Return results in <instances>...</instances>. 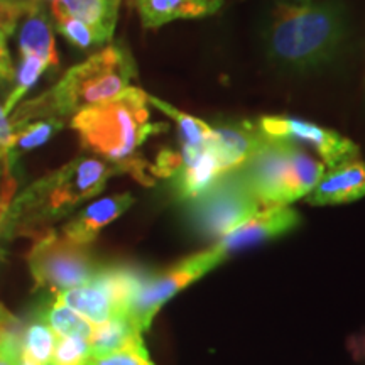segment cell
<instances>
[{
  "instance_id": "obj_29",
  "label": "cell",
  "mask_w": 365,
  "mask_h": 365,
  "mask_svg": "<svg viewBox=\"0 0 365 365\" xmlns=\"http://www.w3.org/2000/svg\"><path fill=\"white\" fill-rule=\"evenodd\" d=\"M22 340L16 331L0 333V365H21Z\"/></svg>"
},
{
  "instance_id": "obj_31",
  "label": "cell",
  "mask_w": 365,
  "mask_h": 365,
  "mask_svg": "<svg viewBox=\"0 0 365 365\" xmlns=\"http://www.w3.org/2000/svg\"><path fill=\"white\" fill-rule=\"evenodd\" d=\"M21 125L24 124H12V122L9 120V117L6 115V112H4V107H0V144L7 149L9 159H11L12 164H14L12 148H14V143H16L17 132H19Z\"/></svg>"
},
{
  "instance_id": "obj_24",
  "label": "cell",
  "mask_w": 365,
  "mask_h": 365,
  "mask_svg": "<svg viewBox=\"0 0 365 365\" xmlns=\"http://www.w3.org/2000/svg\"><path fill=\"white\" fill-rule=\"evenodd\" d=\"M46 68H48V65H46L44 59L33 56V54L21 56V65L16 71V85H14L6 103H4V112H6L7 117L14 110V107H17V102L33 88L39 76L46 71Z\"/></svg>"
},
{
  "instance_id": "obj_38",
  "label": "cell",
  "mask_w": 365,
  "mask_h": 365,
  "mask_svg": "<svg viewBox=\"0 0 365 365\" xmlns=\"http://www.w3.org/2000/svg\"><path fill=\"white\" fill-rule=\"evenodd\" d=\"M49 365H53V364H49Z\"/></svg>"
},
{
  "instance_id": "obj_8",
  "label": "cell",
  "mask_w": 365,
  "mask_h": 365,
  "mask_svg": "<svg viewBox=\"0 0 365 365\" xmlns=\"http://www.w3.org/2000/svg\"><path fill=\"white\" fill-rule=\"evenodd\" d=\"M225 259L227 255L213 244L212 247L176 262L166 271L148 274L132 299L127 318L140 333L148 331L163 304H166L195 281L202 279L205 274L220 266Z\"/></svg>"
},
{
  "instance_id": "obj_9",
  "label": "cell",
  "mask_w": 365,
  "mask_h": 365,
  "mask_svg": "<svg viewBox=\"0 0 365 365\" xmlns=\"http://www.w3.org/2000/svg\"><path fill=\"white\" fill-rule=\"evenodd\" d=\"M264 134L274 139H286L293 143H304L317 150L318 156L328 168L357 161L359 145L339 132L325 129L308 120L286 115H264L257 120Z\"/></svg>"
},
{
  "instance_id": "obj_37",
  "label": "cell",
  "mask_w": 365,
  "mask_h": 365,
  "mask_svg": "<svg viewBox=\"0 0 365 365\" xmlns=\"http://www.w3.org/2000/svg\"><path fill=\"white\" fill-rule=\"evenodd\" d=\"M2 331H7V330H2ZM2 331H0V333H2Z\"/></svg>"
},
{
  "instance_id": "obj_32",
  "label": "cell",
  "mask_w": 365,
  "mask_h": 365,
  "mask_svg": "<svg viewBox=\"0 0 365 365\" xmlns=\"http://www.w3.org/2000/svg\"><path fill=\"white\" fill-rule=\"evenodd\" d=\"M14 75H16V71H14L11 54L7 49L6 34L0 33V86L12 83Z\"/></svg>"
},
{
  "instance_id": "obj_17",
  "label": "cell",
  "mask_w": 365,
  "mask_h": 365,
  "mask_svg": "<svg viewBox=\"0 0 365 365\" xmlns=\"http://www.w3.org/2000/svg\"><path fill=\"white\" fill-rule=\"evenodd\" d=\"M21 56H38L44 59L49 70H58L59 56L54 44L51 22L46 16L38 0H31L29 9L24 14V24L19 34Z\"/></svg>"
},
{
  "instance_id": "obj_15",
  "label": "cell",
  "mask_w": 365,
  "mask_h": 365,
  "mask_svg": "<svg viewBox=\"0 0 365 365\" xmlns=\"http://www.w3.org/2000/svg\"><path fill=\"white\" fill-rule=\"evenodd\" d=\"M143 26L158 29L178 19H198L213 16L223 6L222 0H132Z\"/></svg>"
},
{
  "instance_id": "obj_16",
  "label": "cell",
  "mask_w": 365,
  "mask_h": 365,
  "mask_svg": "<svg viewBox=\"0 0 365 365\" xmlns=\"http://www.w3.org/2000/svg\"><path fill=\"white\" fill-rule=\"evenodd\" d=\"M54 299L88 319L91 325H102L113 318H125L120 317L112 296L95 277L81 286L54 293Z\"/></svg>"
},
{
  "instance_id": "obj_25",
  "label": "cell",
  "mask_w": 365,
  "mask_h": 365,
  "mask_svg": "<svg viewBox=\"0 0 365 365\" xmlns=\"http://www.w3.org/2000/svg\"><path fill=\"white\" fill-rule=\"evenodd\" d=\"M54 19H56V27L59 33L65 36V38L70 41L73 46H76V48L90 49L93 48V46H98L107 41L102 34L97 33L93 27L75 19V17L59 16L54 17Z\"/></svg>"
},
{
  "instance_id": "obj_1",
  "label": "cell",
  "mask_w": 365,
  "mask_h": 365,
  "mask_svg": "<svg viewBox=\"0 0 365 365\" xmlns=\"http://www.w3.org/2000/svg\"><path fill=\"white\" fill-rule=\"evenodd\" d=\"M349 36V12L340 0L279 2L264 29V51L277 70L308 75L335 65Z\"/></svg>"
},
{
  "instance_id": "obj_21",
  "label": "cell",
  "mask_w": 365,
  "mask_h": 365,
  "mask_svg": "<svg viewBox=\"0 0 365 365\" xmlns=\"http://www.w3.org/2000/svg\"><path fill=\"white\" fill-rule=\"evenodd\" d=\"M148 102L176 122L178 129L181 132L182 143L196 145V148H205L215 137L213 127L208 125L207 122H203L202 118L188 115V113L178 110L171 103L163 102V100L156 97H150V95H148Z\"/></svg>"
},
{
  "instance_id": "obj_27",
  "label": "cell",
  "mask_w": 365,
  "mask_h": 365,
  "mask_svg": "<svg viewBox=\"0 0 365 365\" xmlns=\"http://www.w3.org/2000/svg\"><path fill=\"white\" fill-rule=\"evenodd\" d=\"M85 365H154L148 349H124L103 355H90Z\"/></svg>"
},
{
  "instance_id": "obj_14",
  "label": "cell",
  "mask_w": 365,
  "mask_h": 365,
  "mask_svg": "<svg viewBox=\"0 0 365 365\" xmlns=\"http://www.w3.org/2000/svg\"><path fill=\"white\" fill-rule=\"evenodd\" d=\"M134 205V196L129 193L113 195L108 198L98 200L85 210H81L76 217L63 227L61 234L68 239L81 245H90L97 239L103 227L117 220L122 213L127 212Z\"/></svg>"
},
{
  "instance_id": "obj_5",
  "label": "cell",
  "mask_w": 365,
  "mask_h": 365,
  "mask_svg": "<svg viewBox=\"0 0 365 365\" xmlns=\"http://www.w3.org/2000/svg\"><path fill=\"white\" fill-rule=\"evenodd\" d=\"M239 170L261 207L272 208L307 196L325 173V164L293 140L269 137L267 144Z\"/></svg>"
},
{
  "instance_id": "obj_20",
  "label": "cell",
  "mask_w": 365,
  "mask_h": 365,
  "mask_svg": "<svg viewBox=\"0 0 365 365\" xmlns=\"http://www.w3.org/2000/svg\"><path fill=\"white\" fill-rule=\"evenodd\" d=\"M39 318L56 333V336H63V339L76 336V339L90 341L91 335H93V325L88 319L80 317L78 313L73 312L71 308H68L66 304L59 303L56 299H53L39 313Z\"/></svg>"
},
{
  "instance_id": "obj_6",
  "label": "cell",
  "mask_w": 365,
  "mask_h": 365,
  "mask_svg": "<svg viewBox=\"0 0 365 365\" xmlns=\"http://www.w3.org/2000/svg\"><path fill=\"white\" fill-rule=\"evenodd\" d=\"M262 210L239 168L223 173L202 195L186 202V218L195 234L218 242Z\"/></svg>"
},
{
  "instance_id": "obj_26",
  "label": "cell",
  "mask_w": 365,
  "mask_h": 365,
  "mask_svg": "<svg viewBox=\"0 0 365 365\" xmlns=\"http://www.w3.org/2000/svg\"><path fill=\"white\" fill-rule=\"evenodd\" d=\"M90 357V344L88 340L76 339H63L58 336L56 346L53 354V365H85Z\"/></svg>"
},
{
  "instance_id": "obj_3",
  "label": "cell",
  "mask_w": 365,
  "mask_h": 365,
  "mask_svg": "<svg viewBox=\"0 0 365 365\" xmlns=\"http://www.w3.org/2000/svg\"><path fill=\"white\" fill-rule=\"evenodd\" d=\"M148 103L145 91L129 86L110 102L76 112L71 120L85 149L122 166L144 185L153 180L145 173L148 164L135 158V150L150 134L166 129L164 124H150Z\"/></svg>"
},
{
  "instance_id": "obj_19",
  "label": "cell",
  "mask_w": 365,
  "mask_h": 365,
  "mask_svg": "<svg viewBox=\"0 0 365 365\" xmlns=\"http://www.w3.org/2000/svg\"><path fill=\"white\" fill-rule=\"evenodd\" d=\"M90 355H103L124 349H144L143 333L132 325L129 318H113L102 325H93L90 339Z\"/></svg>"
},
{
  "instance_id": "obj_34",
  "label": "cell",
  "mask_w": 365,
  "mask_h": 365,
  "mask_svg": "<svg viewBox=\"0 0 365 365\" xmlns=\"http://www.w3.org/2000/svg\"><path fill=\"white\" fill-rule=\"evenodd\" d=\"M21 365H39L38 362H34L33 359L31 357H27L26 354H22V357H21Z\"/></svg>"
},
{
  "instance_id": "obj_33",
  "label": "cell",
  "mask_w": 365,
  "mask_h": 365,
  "mask_svg": "<svg viewBox=\"0 0 365 365\" xmlns=\"http://www.w3.org/2000/svg\"><path fill=\"white\" fill-rule=\"evenodd\" d=\"M16 328H17V319L14 318L12 314L2 307V304H0V331L2 330L16 331Z\"/></svg>"
},
{
  "instance_id": "obj_12",
  "label": "cell",
  "mask_w": 365,
  "mask_h": 365,
  "mask_svg": "<svg viewBox=\"0 0 365 365\" xmlns=\"http://www.w3.org/2000/svg\"><path fill=\"white\" fill-rule=\"evenodd\" d=\"M223 175L220 163L213 150L182 143L181 163L171 178V190L181 203L202 195L217 178Z\"/></svg>"
},
{
  "instance_id": "obj_18",
  "label": "cell",
  "mask_w": 365,
  "mask_h": 365,
  "mask_svg": "<svg viewBox=\"0 0 365 365\" xmlns=\"http://www.w3.org/2000/svg\"><path fill=\"white\" fill-rule=\"evenodd\" d=\"M53 16L75 17L90 27L105 39H110L115 29L118 6L113 0H53Z\"/></svg>"
},
{
  "instance_id": "obj_2",
  "label": "cell",
  "mask_w": 365,
  "mask_h": 365,
  "mask_svg": "<svg viewBox=\"0 0 365 365\" xmlns=\"http://www.w3.org/2000/svg\"><path fill=\"white\" fill-rule=\"evenodd\" d=\"M137 76L135 61L120 44L91 54L39 97L31 98L9 117L12 124H29L38 118H65L83 108L110 102Z\"/></svg>"
},
{
  "instance_id": "obj_4",
  "label": "cell",
  "mask_w": 365,
  "mask_h": 365,
  "mask_svg": "<svg viewBox=\"0 0 365 365\" xmlns=\"http://www.w3.org/2000/svg\"><path fill=\"white\" fill-rule=\"evenodd\" d=\"M120 173L124 168L102 159H73L58 171L34 181L14 200L0 235L11 239L38 234V227L66 217L85 200L98 195L107 181Z\"/></svg>"
},
{
  "instance_id": "obj_23",
  "label": "cell",
  "mask_w": 365,
  "mask_h": 365,
  "mask_svg": "<svg viewBox=\"0 0 365 365\" xmlns=\"http://www.w3.org/2000/svg\"><path fill=\"white\" fill-rule=\"evenodd\" d=\"M61 129L63 120H59V118H46V120H36L21 125L19 132H17L16 143H14L12 148L14 164H16V159L19 158L22 153H27V150H33L36 148H39V145L46 144Z\"/></svg>"
},
{
  "instance_id": "obj_10",
  "label": "cell",
  "mask_w": 365,
  "mask_h": 365,
  "mask_svg": "<svg viewBox=\"0 0 365 365\" xmlns=\"http://www.w3.org/2000/svg\"><path fill=\"white\" fill-rule=\"evenodd\" d=\"M299 222V213L289 207L262 208L249 220L234 228L230 234L215 242V245L228 257V254L237 250L254 247L261 242L284 235L298 227Z\"/></svg>"
},
{
  "instance_id": "obj_13",
  "label": "cell",
  "mask_w": 365,
  "mask_h": 365,
  "mask_svg": "<svg viewBox=\"0 0 365 365\" xmlns=\"http://www.w3.org/2000/svg\"><path fill=\"white\" fill-rule=\"evenodd\" d=\"M365 196V163L352 161L328 168L319 178L314 188L307 195L309 205L327 207V205L352 203Z\"/></svg>"
},
{
  "instance_id": "obj_11",
  "label": "cell",
  "mask_w": 365,
  "mask_h": 365,
  "mask_svg": "<svg viewBox=\"0 0 365 365\" xmlns=\"http://www.w3.org/2000/svg\"><path fill=\"white\" fill-rule=\"evenodd\" d=\"M213 130L215 137L207 145L217 156L223 173L247 163L269 140V135L261 130L257 120L222 122L213 127Z\"/></svg>"
},
{
  "instance_id": "obj_22",
  "label": "cell",
  "mask_w": 365,
  "mask_h": 365,
  "mask_svg": "<svg viewBox=\"0 0 365 365\" xmlns=\"http://www.w3.org/2000/svg\"><path fill=\"white\" fill-rule=\"evenodd\" d=\"M56 340V333L39 318L26 328L24 339H22V354H26L39 365H49L53 360Z\"/></svg>"
},
{
  "instance_id": "obj_7",
  "label": "cell",
  "mask_w": 365,
  "mask_h": 365,
  "mask_svg": "<svg viewBox=\"0 0 365 365\" xmlns=\"http://www.w3.org/2000/svg\"><path fill=\"white\" fill-rule=\"evenodd\" d=\"M34 237L27 264L38 287L59 293L85 284L102 267L88 249L90 245L76 244L54 230H41Z\"/></svg>"
},
{
  "instance_id": "obj_35",
  "label": "cell",
  "mask_w": 365,
  "mask_h": 365,
  "mask_svg": "<svg viewBox=\"0 0 365 365\" xmlns=\"http://www.w3.org/2000/svg\"><path fill=\"white\" fill-rule=\"evenodd\" d=\"M299 2H312V0H299Z\"/></svg>"
},
{
  "instance_id": "obj_30",
  "label": "cell",
  "mask_w": 365,
  "mask_h": 365,
  "mask_svg": "<svg viewBox=\"0 0 365 365\" xmlns=\"http://www.w3.org/2000/svg\"><path fill=\"white\" fill-rule=\"evenodd\" d=\"M16 190L17 180L14 176V170H4L0 173V234H2L4 223H6L14 196H16Z\"/></svg>"
},
{
  "instance_id": "obj_28",
  "label": "cell",
  "mask_w": 365,
  "mask_h": 365,
  "mask_svg": "<svg viewBox=\"0 0 365 365\" xmlns=\"http://www.w3.org/2000/svg\"><path fill=\"white\" fill-rule=\"evenodd\" d=\"M31 0H0V33L14 34Z\"/></svg>"
},
{
  "instance_id": "obj_36",
  "label": "cell",
  "mask_w": 365,
  "mask_h": 365,
  "mask_svg": "<svg viewBox=\"0 0 365 365\" xmlns=\"http://www.w3.org/2000/svg\"><path fill=\"white\" fill-rule=\"evenodd\" d=\"M113 2H118V4H120V0H113Z\"/></svg>"
}]
</instances>
